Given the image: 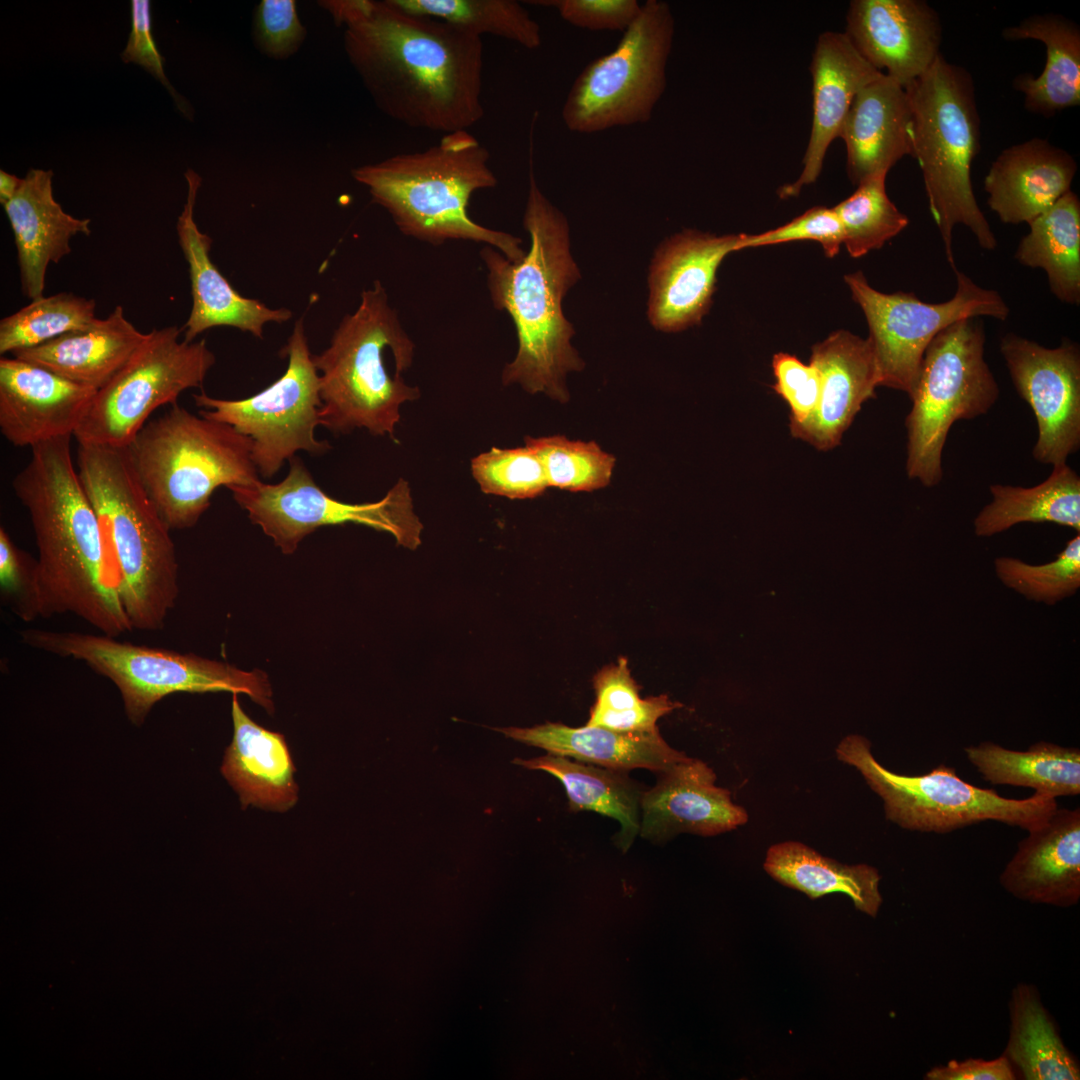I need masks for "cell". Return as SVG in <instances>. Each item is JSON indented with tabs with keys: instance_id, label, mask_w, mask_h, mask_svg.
Returning a JSON list of instances; mask_svg holds the SVG:
<instances>
[{
	"instance_id": "cell-1",
	"label": "cell",
	"mask_w": 1080,
	"mask_h": 1080,
	"mask_svg": "<svg viewBox=\"0 0 1080 1080\" xmlns=\"http://www.w3.org/2000/svg\"><path fill=\"white\" fill-rule=\"evenodd\" d=\"M318 5L343 27L347 59L386 116L442 135L468 130L483 118L481 37L390 0Z\"/></svg>"
},
{
	"instance_id": "cell-2",
	"label": "cell",
	"mask_w": 1080,
	"mask_h": 1080,
	"mask_svg": "<svg viewBox=\"0 0 1080 1080\" xmlns=\"http://www.w3.org/2000/svg\"><path fill=\"white\" fill-rule=\"evenodd\" d=\"M71 437L31 448L12 481L26 508L38 550L31 620L73 614L100 633L133 630L121 604L100 520L81 483Z\"/></svg>"
},
{
	"instance_id": "cell-3",
	"label": "cell",
	"mask_w": 1080,
	"mask_h": 1080,
	"mask_svg": "<svg viewBox=\"0 0 1080 1080\" xmlns=\"http://www.w3.org/2000/svg\"><path fill=\"white\" fill-rule=\"evenodd\" d=\"M529 156L523 225L530 236V249L517 262L488 245L480 256L487 269L492 304L507 312L516 328L518 350L502 370V384H518L530 394L543 393L565 403L569 400L567 374L584 367L571 345L575 332L562 308L563 298L580 272L570 253L568 221L536 182L532 145Z\"/></svg>"
},
{
	"instance_id": "cell-4",
	"label": "cell",
	"mask_w": 1080,
	"mask_h": 1080,
	"mask_svg": "<svg viewBox=\"0 0 1080 1080\" xmlns=\"http://www.w3.org/2000/svg\"><path fill=\"white\" fill-rule=\"evenodd\" d=\"M490 158L474 135L460 130L442 135L423 151L364 164L351 174L404 235L432 245L449 240L483 243L517 262L526 254L520 238L482 226L468 214L473 193L497 185Z\"/></svg>"
},
{
	"instance_id": "cell-5",
	"label": "cell",
	"mask_w": 1080,
	"mask_h": 1080,
	"mask_svg": "<svg viewBox=\"0 0 1080 1080\" xmlns=\"http://www.w3.org/2000/svg\"><path fill=\"white\" fill-rule=\"evenodd\" d=\"M77 471L100 520L132 628L161 629L179 592L170 528L140 484L126 448L78 443Z\"/></svg>"
},
{
	"instance_id": "cell-6",
	"label": "cell",
	"mask_w": 1080,
	"mask_h": 1080,
	"mask_svg": "<svg viewBox=\"0 0 1080 1080\" xmlns=\"http://www.w3.org/2000/svg\"><path fill=\"white\" fill-rule=\"evenodd\" d=\"M386 351L393 354L401 374L412 365L415 344L376 280L361 293L357 309L342 318L329 346L313 355L320 380V425L336 434L364 428L394 438L401 406L417 400L420 390L401 375L391 376Z\"/></svg>"
},
{
	"instance_id": "cell-7",
	"label": "cell",
	"mask_w": 1080,
	"mask_h": 1080,
	"mask_svg": "<svg viewBox=\"0 0 1080 1080\" xmlns=\"http://www.w3.org/2000/svg\"><path fill=\"white\" fill-rule=\"evenodd\" d=\"M905 89L911 109V156L920 167L929 210L954 270L955 226H966L981 248L997 247L971 180L972 163L981 149L973 78L965 68L948 62L941 54Z\"/></svg>"
},
{
	"instance_id": "cell-8",
	"label": "cell",
	"mask_w": 1080,
	"mask_h": 1080,
	"mask_svg": "<svg viewBox=\"0 0 1080 1080\" xmlns=\"http://www.w3.org/2000/svg\"><path fill=\"white\" fill-rule=\"evenodd\" d=\"M125 448L140 484L170 530L196 525L219 487L260 480L250 438L178 404L147 422Z\"/></svg>"
},
{
	"instance_id": "cell-9",
	"label": "cell",
	"mask_w": 1080,
	"mask_h": 1080,
	"mask_svg": "<svg viewBox=\"0 0 1080 1080\" xmlns=\"http://www.w3.org/2000/svg\"><path fill=\"white\" fill-rule=\"evenodd\" d=\"M21 641L37 650L84 662L119 689L128 719L141 725L152 707L177 692L244 693L273 713L272 688L261 670L244 671L222 661L118 641L105 634L29 628Z\"/></svg>"
},
{
	"instance_id": "cell-10",
	"label": "cell",
	"mask_w": 1080,
	"mask_h": 1080,
	"mask_svg": "<svg viewBox=\"0 0 1080 1080\" xmlns=\"http://www.w3.org/2000/svg\"><path fill=\"white\" fill-rule=\"evenodd\" d=\"M986 336L978 318L959 320L927 347L910 399L906 472L925 487L943 477L942 452L951 426L986 414L999 397L984 358Z\"/></svg>"
},
{
	"instance_id": "cell-11",
	"label": "cell",
	"mask_w": 1080,
	"mask_h": 1080,
	"mask_svg": "<svg viewBox=\"0 0 1080 1080\" xmlns=\"http://www.w3.org/2000/svg\"><path fill=\"white\" fill-rule=\"evenodd\" d=\"M836 756L881 798L886 819L910 831L945 834L990 820L1029 831L1058 808L1056 799L1036 793L1024 799L1003 797L966 782L944 764L921 775L895 773L876 760L869 740L857 734L840 741Z\"/></svg>"
},
{
	"instance_id": "cell-12",
	"label": "cell",
	"mask_w": 1080,
	"mask_h": 1080,
	"mask_svg": "<svg viewBox=\"0 0 1080 1080\" xmlns=\"http://www.w3.org/2000/svg\"><path fill=\"white\" fill-rule=\"evenodd\" d=\"M674 34L669 4L645 1L616 47L575 78L562 106L565 126L593 134L648 122L666 89Z\"/></svg>"
},
{
	"instance_id": "cell-13",
	"label": "cell",
	"mask_w": 1080,
	"mask_h": 1080,
	"mask_svg": "<svg viewBox=\"0 0 1080 1080\" xmlns=\"http://www.w3.org/2000/svg\"><path fill=\"white\" fill-rule=\"evenodd\" d=\"M280 354L288 358L286 371L250 397L230 400L204 392L193 394L200 415L229 424L250 438L252 460L263 478L273 477L298 451L321 455L331 448L315 437L322 407L320 380L303 318L295 322Z\"/></svg>"
},
{
	"instance_id": "cell-14",
	"label": "cell",
	"mask_w": 1080,
	"mask_h": 1080,
	"mask_svg": "<svg viewBox=\"0 0 1080 1080\" xmlns=\"http://www.w3.org/2000/svg\"><path fill=\"white\" fill-rule=\"evenodd\" d=\"M176 325L153 329L124 367L101 389L73 437L78 443L125 448L164 405L201 387L216 358L205 340H179Z\"/></svg>"
},
{
	"instance_id": "cell-15",
	"label": "cell",
	"mask_w": 1080,
	"mask_h": 1080,
	"mask_svg": "<svg viewBox=\"0 0 1080 1080\" xmlns=\"http://www.w3.org/2000/svg\"><path fill=\"white\" fill-rule=\"evenodd\" d=\"M287 476L276 484L259 480L228 488L252 523L261 527L284 554L320 527L361 524L391 534L396 543L415 550L421 544L423 524L414 512L408 481L400 478L376 502L347 503L324 492L298 457L289 461Z\"/></svg>"
},
{
	"instance_id": "cell-16",
	"label": "cell",
	"mask_w": 1080,
	"mask_h": 1080,
	"mask_svg": "<svg viewBox=\"0 0 1080 1080\" xmlns=\"http://www.w3.org/2000/svg\"><path fill=\"white\" fill-rule=\"evenodd\" d=\"M953 271L955 293L941 303L922 301L913 293L880 292L861 271L844 277L868 324L879 386L905 392L910 398L925 351L940 331L966 318L1007 319L1010 309L997 291L980 287L957 268Z\"/></svg>"
},
{
	"instance_id": "cell-17",
	"label": "cell",
	"mask_w": 1080,
	"mask_h": 1080,
	"mask_svg": "<svg viewBox=\"0 0 1080 1080\" xmlns=\"http://www.w3.org/2000/svg\"><path fill=\"white\" fill-rule=\"evenodd\" d=\"M1000 352L1019 396L1031 407L1038 436L1033 457L1052 466L1065 464L1080 447V349L1065 340L1044 347L1014 333Z\"/></svg>"
},
{
	"instance_id": "cell-18",
	"label": "cell",
	"mask_w": 1080,
	"mask_h": 1080,
	"mask_svg": "<svg viewBox=\"0 0 1080 1080\" xmlns=\"http://www.w3.org/2000/svg\"><path fill=\"white\" fill-rule=\"evenodd\" d=\"M845 34L866 61L904 88L941 55V21L923 0L851 1Z\"/></svg>"
},
{
	"instance_id": "cell-19",
	"label": "cell",
	"mask_w": 1080,
	"mask_h": 1080,
	"mask_svg": "<svg viewBox=\"0 0 1080 1080\" xmlns=\"http://www.w3.org/2000/svg\"><path fill=\"white\" fill-rule=\"evenodd\" d=\"M740 234L684 230L658 248L649 273L648 318L658 330L678 332L701 322L722 260L738 251Z\"/></svg>"
},
{
	"instance_id": "cell-20",
	"label": "cell",
	"mask_w": 1080,
	"mask_h": 1080,
	"mask_svg": "<svg viewBox=\"0 0 1080 1080\" xmlns=\"http://www.w3.org/2000/svg\"><path fill=\"white\" fill-rule=\"evenodd\" d=\"M97 390L41 366L0 359V431L16 447L73 436Z\"/></svg>"
},
{
	"instance_id": "cell-21",
	"label": "cell",
	"mask_w": 1080,
	"mask_h": 1080,
	"mask_svg": "<svg viewBox=\"0 0 1080 1080\" xmlns=\"http://www.w3.org/2000/svg\"><path fill=\"white\" fill-rule=\"evenodd\" d=\"M188 185L186 202L178 217L176 230L180 248L188 264L192 309L183 328L184 340L195 341L202 332L227 326L249 332L262 339L268 322L291 319L287 308L272 309L257 299L242 296L221 274L210 258L212 239L201 232L194 219V208L202 179L192 169L185 174Z\"/></svg>"
},
{
	"instance_id": "cell-22",
	"label": "cell",
	"mask_w": 1080,
	"mask_h": 1080,
	"mask_svg": "<svg viewBox=\"0 0 1080 1080\" xmlns=\"http://www.w3.org/2000/svg\"><path fill=\"white\" fill-rule=\"evenodd\" d=\"M658 776L641 799L642 838L658 843L682 833L714 836L748 821L731 793L715 784L716 775L705 762L688 757Z\"/></svg>"
},
{
	"instance_id": "cell-23",
	"label": "cell",
	"mask_w": 1080,
	"mask_h": 1080,
	"mask_svg": "<svg viewBox=\"0 0 1080 1080\" xmlns=\"http://www.w3.org/2000/svg\"><path fill=\"white\" fill-rule=\"evenodd\" d=\"M809 362L822 378L819 404L806 422L789 428L794 438L828 451L840 444L862 405L876 397L877 364L869 340L845 330L815 344Z\"/></svg>"
},
{
	"instance_id": "cell-24",
	"label": "cell",
	"mask_w": 1080,
	"mask_h": 1080,
	"mask_svg": "<svg viewBox=\"0 0 1080 1080\" xmlns=\"http://www.w3.org/2000/svg\"><path fill=\"white\" fill-rule=\"evenodd\" d=\"M999 876L1002 888L1032 904L1069 908L1080 900V809L1057 808L1027 831Z\"/></svg>"
},
{
	"instance_id": "cell-25",
	"label": "cell",
	"mask_w": 1080,
	"mask_h": 1080,
	"mask_svg": "<svg viewBox=\"0 0 1080 1080\" xmlns=\"http://www.w3.org/2000/svg\"><path fill=\"white\" fill-rule=\"evenodd\" d=\"M813 118L798 179L783 186L781 198L797 196L818 178L827 150L839 138L853 99L883 73L866 61L845 33L824 32L817 40L810 65Z\"/></svg>"
},
{
	"instance_id": "cell-26",
	"label": "cell",
	"mask_w": 1080,
	"mask_h": 1080,
	"mask_svg": "<svg viewBox=\"0 0 1080 1080\" xmlns=\"http://www.w3.org/2000/svg\"><path fill=\"white\" fill-rule=\"evenodd\" d=\"M52 179V170L30 169L3 205L17 249L21 290L30 300L44 296L47 268L71 253V239L91 234L89 219L75 218L55 200Z\"/></svg>"
},
{
	"instance_id": "cell-27",
	"label": "cell",
	"mask_w": 1080,
	"mask_h": 1080,
	"mask_svg": "<svg viewBox=\"0 0 1080 1080\" xmlns=\"http://www.w3.org/2000/svg\"><path fill=\"white\" fill-rule=\"evenodd\" d=\"M1073 156L1047 139L1032 138L998 155L985 178L990 209L1005 224L1029 223L1070 191Z\"/></svg>"
},
{
	"instance_id": "cell-28",
	"label": "cell",
	"mask_w": 1080,
	"mask_h": 1080,
	"mask_svg": "<svg viewBox=\"0 0 1080 1080\" xmlns=\"http://www.w3.org/2000/svg\"><path fill=\"white\" fill-rule=\"evenodd\" d=\"M839 138L846 145L852 183L888 171L912 155L911 109L906 89L882 74L853 99Z\"/></svg>"
},
{
	"instance_id": "cell-29",
	"label": "cell",
	"mask_w": 1080,
	"mask_h": 1080,
	"mask_svg": "<svg viewBox=\"0 0 1080 1080\" xmlns=\"http://www.w3.org/2000/svg\"><path fill=\"white\" fill-rule=\"evenodd\" d=\"M233 738L226 748L221 773L239 795L242 808L249 805L285 812L298 800L295 766L285 737L253 721L232 696Z\"/></svg>"
},
{
	"instance_id": "cell-30",
	"label": "cell",
	"mask_w": 1080,
	"mask_h": 1080,
	"mask_svg": "<svg viewBox=\"0 0 1080 1080\" xmlns=\"http://www.w3.org/2000/svg\"><path fill=\"white\" fill-rule=\"evenodd\" d=\"M496 730L550 754L623 771L643 768L658 774L689 757L668 745L659 730L626 733L597 726L570 727L552 722L530 728Z\"/></svg>"
},
{
	"instance_id": "cell-31",
	"label": "cell",
	"mask_w": 1080,
	"mask_h": 1080,
	"mask_svg": "<svg viewBox=\"0 0 1080 1080\" xmlns=\"http://www.w3.org/2000/svg\"><path fill=\"white\" fill-rule=\"evenodd\" d=\"M118 305L105 318L44 344L12 353L70 381L95 390L105 386L145 339Z\"/></svg>"
},
{
	"instance_id": "cell-32",
	"label": "cell",
	"mask_w": 1080,
	"mask_h": 1080,
	"mask_svg": "<svg viewBox=\"0 0 1080 1080\" xmlns=\"http://www.w3.org/2000/svg\"><path fill=\"white\" fill-rule=\"evenodd\" d=\"M1006 40L1034 39L1046 47L1043 71L1018 75L1013 86L1024 95L1025 108L1044 117L1080 104V28L1054 13L1030 16L1002 31Z\"/></svg>"
},
{
	"instance_id": "cell-33",
	"label": "cell",
	"mask_w": 1080,
	"mask_h": 1080,
	"mask_svg": "<svg viewBox=\"0 0 1080 1080\" xmlns=\"http://www.w3.org/2000/svg\"><path fill=\"white\" fill-rule=\"evenodd\" d=\"M513 763L556 777L565 788L570 811L596 812L618 821L620 831L615 843L623 851H627L639 835L641 799L645 790L628 775V771L550 753L528 760L516 758Z\"/></svg>"
},
{
	"instance_id": "cell-34",
	"label": "cell",
	"mask_w": 1080,
	"mask_h": 1080,
	"mask_svg": "<svg viewBox=\"0 0 1080 1080\" xmlns=\"http://www.w3.org/2000/svg\"><path fill=\"white\" fill-rule=\"evenodd\" d=\"M969 762L993 785L1031 788L1056 799L1080 794V749L1040 741L1025 751L985 741L964 748Z\"/></svg>"
},
{
	"instance_id": "cell-35",
	"label": "cell",
	"mask_w": 1080,
	"mask_h": 1080,
	"mask_svg": "<svg viewBox=\"0 0 1080 1080\" xmlns=\"http://www.w3.org/2000/svg\"><path fill=\"white\" fill-rule=\"evenodd\" d=\"M763 867L777 882L805 893L810 899L843 893L850 897L857 910L871 917H876L882 904L881 876L875 867L841 864L801 842L785 841L772 845Z\"/></svg>"
},
{
	"instance_id": "cell-36",
	"label": "cell",
	"mask_w": 1080,
	"mask_h": 1080,
	"mask_svg": "<svg viewBox=\"0 0 1080 1080\" xmlns=\"http://www.w3.org/2000/svg\"><path fill=\"white\" fill-rule=\"evenodd\" d=\"M992 501L974 519V533L991 537L1025 522H1050L1080 531V477L1067 464L1053 466L1033 487L994 484Z\"/></svg>"
},
{
	"instance_id": "cell-37",
	"label": "cell",
	"mask_w": 1080,
	"mask_h": 1080,
	"mask_svg": "<svg viewBox=\"0 0 1080 1080\" xmlns=\"http://www.w3.org/2000/svg\"><path fill=\"white\" fill-rule=\"evenodd\" d=\"M1030 230L1015 252L1016 260L1047 274L1052 294L1061 302L1080 303V200L1071 190L1028 223Z\"/></svg>"
},
{
	"instance_id": "cell-38",
	"label": "cell",
	"mask_w": 1080,
	"mask_h": 1080,
	"mask_svg": "<svg viewBox=\"0 0 1080 1080\" xmlns=\"http://www.w3.org/2000/svg\"><path fill=\"white\" fill-rule=\"evenodd\" d=\"M1004 1054L1026 1080H1079L1080 1068L1065 1047L1037 988L1019 983L1009 1001Z\"/></svg>"
},
{
	"instance_id": "cell-39",
	"label": "cell",
	"mask_w": 1080,
	"mask_h": 1080,
	"mask_svg": "<svg viewBox=\"0 0 1080 1080\" xmlns=\"http://www.w3.org/2000/svg\"><path fill=\"white\" fill-rule=\"evenodd\" d=\"M398 8L433 17L478 37L489 34L527 49L542 43L540 25L514 0H390Z\"/></svg>"
},
{
	"instance_id": "cell-40",
	"label": "cell",
	"mask_w": 1080,
	"mask_h": 1080,
	"mask_svg": "<svg viewBox=\"0 0 1080 1080\" xmlns=\"http://www.w3.org/2000/svg\"><path fill=\"white\" fill-rule=\"evenodd\" d=\"M596 700L585 725L626 733L658 731L657 721L681 705L667 695L642 698L628 662L620 657L593 678Z\"/></svg>"
},
{
	"instance_id": "cell-41",
	"label": "cell",
	"mask_w": 1080,
	"mask_h": 1080,
	"mask_svg": "<svg viewBox=\"0 0 1080 1080\" xmlns=\"http://www.w3.org/2000/svg\"><path fill=\"white\" fill-rule=\"evenodd\" d=\"M93 299L71 292L42 296L0 321V353L39 346L70 332L84 330L97 319Z\"/></svg>"
},
{
	"instance_id": "cell-42",
	"label": "cell",
	"mask_w": 1080,
	"mask_h": 1080,
	"mask_svg": "<svg viewBox=\"0 0 1080 1080\" xmlns=\"http://www.w3.org/2000/svg\"><path fill=\"white\" fill-rule=\"evenodd\" d=\"M886 176L879 173L865 179L833 207L842 225L843 244L854 258L881 248L909 224L886 193Z\"/></svg>"
},
{
	"instance_id": "cell-43",
	"label": "cell",
	"mask_w": 1080,
	"mask_h": 1080,
	"mask_svg": "<svg viewBox=\"0 0 1080 1080\" xmlns=\"http://www.w3.org/2000/svg\"><path fill=\"white\" fill-rule=\"evenodd\" d=\"M524 442L540 459L549 487L592 492L606 487L611 481L616 459L594 441L553 435L528 436Z\"/></svg>"
},
{
	"instance_id": "cell-44",
	"label": "cell",
	"mask_w": 1080,
	"mask_h": 1080,
	"mask_svg": "<svg viewBox=\"0 0 1080 1080\" xmlns=\"http://www.w3.org/2000/svg\"><path fill=\"white\" fill-rule=\"evenodd\" d=\"M994 569L1003 585L1027 600L1054 605L1080 587V535L1069 540L1051 562L1032 565L1013 557H998Z\"/></svg>"
},
{
	"instance_id": "cell-45",
	"label": "cell",
	"mask_w": 1080,
	"mask_h": 1080,
	"mask_svg": "<svg viewBox=\"0 0 1080 1080\" xmlns=\"http://www.w3.org/2000/svg\"><path fill=\"white\" fill-rule=\"evenodd\" d=\"M471 473L483 493L509 499L535 498L549 488L540 459L526 445L478 454Z\"/></svg>"
},
{
	"instance_id": "cell-46",
	"label": "cell",
	"mask_w": 1080,
	"mask_h": 1080,
	"mask_svg": "<svg viewBox=\"0 0 1080 1080\" xmlns=\"http://www.w3.org/2000/svg\"><path fill=\"white\" fill-rule=\"evenodd\" d=\"M307 35L294 0H262L252 19L255 48L273 60H285L301 48Z\"/></svg>"
},
{
	"instance_id": "cell-47",
	"label": "cell",
	"mask_w": 1080,
	"mask_h": 1080,
	"mask_svg": "<svg viewBox=\"0 0 1080 1080\" xmlns=\"http://www.w3.org/2000/svg\"><path fill=\"white\" fill-rule=\"evenodd\" d=\"M819 242L827 257H834L843 244V230L833 208L813 207L790 222L760 234H740L738 251L790 241Z\"/></svg>"
},
{
	"instance_id": "cell-48",
	"label": "cell",
	"mask_w": 1080,
	"mask_h": 1080,
	"mask_svg": "<svg viewBox=\"0 0 1080 1080\" xmlns=\"http://www.w3.org/2000/svg\"><path fill=\"white\" fill-rule=\"evenodd\" d=\"M773 390L790 409V424L806 422L819 404L822 378L815 365L805 364L795 355L779 352L773 356Z\"/></svg>"
},
{
	"instance_id": "cell-49",
	"label": "cell",
	"mask_w": 1080,
	"mask_h": 1080,
	"mask_svg": "<svg viewBox=\"0 0 1080 1080\" xmlns=\"http://www.w3.org/2000/svg\"><path fill=\"white\" fill-rule=\"evenodd\" d=\"M534 5L554 8L569 24L591 31H621L638 16L636 0H538Z\"/></svg>"
},
{
	"instance_id": "cell-50",
	"label": "cell",
	"mask_w": 1080,
	"mask_h": 1080,
	"mask_svg": "<svg viewBox=\"0 0 1080 1080\" xmlns=\"http://www.w3.org/2000/svg\"><path fill=\"white\" fill-rule=\"evenodd\" d=\"M132 29L121 57L124 62H133L142 66L157 78L169 91L180 112L188 119L192 118L190 104L176 92L164 72V58L156 48L151 33L150 1L133 0L131 2Z\"/></svg>"
},
{
	"instance_id": "cell-51",
	"label": "cell",
	"mask_w": 1080,
	"mask_h": 1080,
	"mask_svg": "<svg viewBox=\"0 0 1080 1080\" xmlns=\"http://www.w3.org/2000/svg\"><path fill=\"white\" fill-rule=\"evenodd\" d=\"M36 561L17 548L3 527L0 528V585L11 599L17 615L31 621V602Z\"/></svg>"
},
{
	"instance_id": "cell-52",
	"label": "cell",
	"mask_w": 1080,
	"mask_h": 1080,
	"mask_svg": "<svg viewBox=\"0 0 1080 1080\" xmlns=\"http://www.w3.org/2000/svg\"><path fill=\"white\" fill-rule=\"evenodd\" d=\"M926 1080H1013L1012 1064L1005 1055L993 1060H951L926 1072Z\"/></svg>"
},
{
	"instance_id": "cell-53",
	"label": "cell",
	"mask_w": 1080,
	"mask_h": 1080,
	"mask_svg": "<svg viewBox=\"0 0 1080 1080\" xmlns=\"http://www.w3.org/2000/svg\"><path fill=\"white\" fill-rule=\"evenodd\" d=\"M22 179L4 170L0 171V202L5 205L17 193Z\"/></svg>"
}]
</instances>
